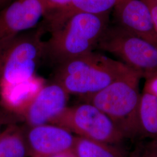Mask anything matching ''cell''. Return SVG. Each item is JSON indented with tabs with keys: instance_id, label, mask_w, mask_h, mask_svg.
Returning a JSON list of instances; mask_svg holds the SVG:
<instances>
[{
	"instance_id": "cell-1",
	"label": "cell",
	"mask_w": 157,
	"mask_h": 157,
	"mask_svg": "<svg viewBox=\"0 0 157 157\" xmlns=\"http://www.w3.org/2000/svg\"><path fill=\"white\" fill-rule=\"evenodd\" d=\"M133 70L95 51L57 65L54 82L81 98L105 89Z\"/></svg>"
},
{
	"instance_id": "cell-2",
	"label": "cell",
	"mask_w": 157,
	"mask_h": 157,
	"mask_svg": "<svg viewBox=\"0 0 157 157\" xmlns=\"http://www.w3.org/2000/svg\"><path fill=\"white\" fill-rule=\"evenodd\" d=\"M109 13H79L51 32L45 56L56 65L94 51L109 25Z\"/></svg>"
},
{
	"instance_id": "cell-3",
	"label": "cell",
	"mask_w": 157,
	"mask_h": 157,
	"mask_svg": "<svg viewBox=\"0 0 157 157\" xmlns=\"http://www.w3.org/2000/svg\"><path fill=\"white\" fill-rule=\"evenodd\" d=\"M140 75L134 71L93 95L82 98L97 107L112 120L126 139H139L138 110Z\"/></svg>"
},
{
	"instance_id": "cell-4",
	"label": "cell",
	"mask_w": 157,
	"mask_h": 157,
	"mask_svg": "<svg viewBox=\"0 0 157 157\" xmlns=\"http://www.w3.org/2000/svg\"><path fill=\"white\" fill-rule=\"evenodd\" d=\"M45 23L0 44V90L36 75L45 56Z\"/></svg>"
},
{
	"instance_id": "cell-5",
	"label": "cell",
	"mask_w": 157,
	"mask_h": 157,
	"mask_svg": "<svg viewBox=\"0 0 157 157\" xmlns=\"http://www.w3.org/2000/svg\"><path fill=\"white\" fill-rule=\"evenodd\" d=\"M97 49L109 53L141 78L157 73V45L114 24L108 26Z\"/></svg>"
},
{
	"instance_id": "cell-6",
	"label": "cell",
	"mask_w": 157,
	"mask_h": 157,
	"mask_svg": "<svg viewBox=\"0 0 157 157\" xmlns=\"http://www.w3.org/2000/svg\"><path fill=\"white\" fill-rule=\"evenodd\" d=\"M51 124L59 126L78 137L115 146L126 140L108 116L86 102L67 107Z\"/></svg>"
},
{
	"instance_id": "cell-7",
	"label": "cell",
	"mask_w": 157,
	"mask_h": 157,
	"mask_svg": "<svg viewBox=\"0 0 157 157\" xmlns=\"http://www.w3.org/2000/svg\"><path fill=\"white\" fill-rule=\"evenodd\" d=\"M48 13L43 0H13L0 11V44L35 28Z\"/></svg>"
},
{
	"instance_id": "cell-8",
	"label": "cell",
	"mask_w": 157,
	"mask_h": 157,
	"mask_svg": "<svg viewBox=\"0 0 157 157\" xmlns=\"http://www.w3.org/2000/svg\"><path fill=\"white\" fill-rule=\"evenodd\" d=\"M25 135L30 157H50L72 150L76 137L53 124L25 126Z\"/></svg>"
},
{
	"instance_id": "cell-9",
	"label": "cell",
	"mask_w": 157,
	"mask_h": 157,
	"mask_svg": "<svg viewBox=\"0 0 157 157\" xmlns=\"http://www.w3.org/2000/svg\"><path fill=\"white\" fill-rule=\"evenodd\" d=\"M112 10L114 25L157 45L151 11L144 0H122Z\"/></svg>"
},
{
	"instance_id": "cell-10",
	"label": "cell",
	"mask_w": 157,
	"mask_h": 157,
	"mask_svg": "<svg viewBox=\"0 0 157 157\" xmlns=\"http://www.w3.org/2000/svg\"><path fill=\"white\" fill-rule=\"evenodd\" d=\"M69 95L54 82L45 84L23 115L22 121L28 126L51 124L67 107Z\"/></svg>"
},
{
	"instance_id": "cell-11",
	"label": "cell",
	"mask_w": 157,
	"mask_h": 157,
	"mask_svg": "<svg viewBox=\"0 0 157 157\" xmlns=\"http://www.w3.org/2000/svg\"><path fill=\"white\" fill-rule=\"evenodd\" d=\"M45 85L37 75L18 84L0 90V105L4 111L20 118Z\"/></svg>"
},
{
	"instance_id": "cell-12",
	"label": "cell",
	"mask_w": 157,
	"mask_h": 157,
	"mask_svg": "<svg viewBox=\"0 0 157 157\" xmlns=\"http://www.w3.org/2000/svg\"><path fill=\"white\" fill-rule=\"evenodd\" d=\"M122 0H71L65 7L48 13L45 18L46 28L51 32L59 28L73 15L84 13L101 15L110 11Z\"/></svg>"
},
{
	"instance_id": "cell-13",
	"label": "cell",
	"mask_w": 157,
	"mask_h": 157,
	"mask_svg": "<svg viewBox=\"0 0 157 157\" xmlns=\"http://www.w3.org/2000/svg\"><path fill=\"white\" fill-rule=\"evenodd\" d=\"M139 140L157 139V97L143 90L138 110Z\"/></svg>"
},
{
	"instance_id": "cell-14",
	"label": "cell",
	"mask_w": 157,
	"mask_h": 157,
	"mask_svg": "<svg viewBox=\"0 0 157 157\" xmlns=\"http://www.w3.org/2000/svg\"><path fill=\"white\" fill-rule=\"evenodd\" d=\"M29 157L25 126L8 124L0 133V157Z\"/></svg>"
},
{
	"instance_id": "cell-15",
	"label": "cell",
	"mask_w": 157,
	"mask_h": 157,
	"mask_svg": "<svg viewBox=\"0 0 157 157\" xmlns=\"http://www.w3.org/2000/svg\"><path fill=\"white\" fill-rule=\"evenodd\" d=\"M72 150L77 157H130L115 145L78 136Z\"/></svg>"
},
{
	"instance_id": "cell-16",
	"label": "cell",
	"mask_w": 157,
	"mask_h": 157,
	"mask_svg": "<svg viewBox=\"0 0 157 157\" xmlns=\"http://www.w3.org/2000/svg\"><path fill=\"white\" fill-rule=\"evenodd\" d=\"M129 155L130 157H157V139L143 140L138 143Z\"/></svg>"
},
{
	"instance_id": "cell-17",
	"label": "cell",
	"mask_w": 157,
	"mask_h": 157,
	"mask_svg": "<svg viewBox=\"0 0 157 157\" xmlns=\"http://www.w3.org/2000/svg\"><path fill=\"white\" fill-rule=\"evenodd\" d=\"M43 1L48 9V14L52 12L65 7L71 1V0H43Z\"/></svg>"
},
{
	"instance_id": "cell-18",
	"label": "cell",
	"mask_w": 157,
	"mask_h": 157,
	"mask_svg": "<svg viewBox=\"0 0 157 157\" xmlns=\"http://www.w3.org/2000/svg\"><path fill=\"white\" fill-rule=\"evenodd\" d=\"M20 118L11 115L8 112H0V133L1 132V128L4 124H10L15 123V121H17Z\"/></svg>"
},
{
	"instance_id": "cell-19",
	"label": "cell",
	"mask_w": 157,
	"mask_h": 157,
	"mask_svg": "<svg viewBox=\"0 0 157 157\" xmlns=\"http://www.w3.org/2000/svg\"><path fill=\"white\" fill-rule=\"evenodd\" d=\"M149 6L157 33V4L155 0H144Z\"/></svg>"
},
{
	"instance_id": "cell-20",
	"label": "cell",
	"mask_w": 157,
	"mask_h": 157,
	"mask_svg": "<svg viewBox=\"0 0 157 157\" xmlns=\"http://www.w3.org/2000/svg\"><path fill=\"white\" fill-rule=\"evenodd\" d=\"M50 157H77L75 155V152H73V150H68L66 151L62 152L59 154H57L56 155H54L53 156Z\"/></svg>"
},
{
	"instance_id": "cell-21",
	"label": "cell",
	"mask_w": 157,
	"mask_h": 157,
	"mask_svg": "<svg viewBox=\"0 0 157 157\" xmlns=\"http://www.w3.org/2000/svg\"><path fill=\"white\" fill-rule=\"evenodd\" d=\"M13 0H0V11L10 4Z\"/></svg>"
},
{
	"instance_id": "cell-22",
	"label": "cell",
	"mask_w": 157,
	"mask_h": 157,
	"mask_svg": "<svg viewBox=\"0 0 157 157\" xmlns=\"http://www.w3.org/2000/svg\"><path fill=\"white\" fill-rule=\"evenodd\" d=\"M155 2H156V3H157V0H155Z\"/></svg>"
}]
</instances>
